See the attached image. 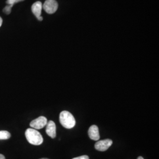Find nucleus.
<instances>
[{
	"instance_id": "nucleus-15",
	"label": "nucleus",
	"mask_w": 159,
	"mask_h": 159,
	"mask_svg": "<svg viewBox=\"0 0 159 159\" xmlns=\"http://www.w3.org/2000/svg\"><path fill=\"white\" fill-rule=\"evenodd\" d=\"M137 159H143V157H142V156H140V157H139L138 158H137Z\"/></svg>"
},
{
	"instance_id": "nucleus-8",
	"label": "nucleus",
	"mask_w": 159,
	"mask_h": 159,
	"mask_svg": "<svg viewBox=\"0 0 159 159\" xmlns=\"http://www.w3.org/2000/svg\"><path fill=\"white\" fill-rule=\"evenodd\" d=\"M89 136L91 140L98 141L100 139V134L98 127L96 125H91L89 129Z\"/></svg>"
},
{
	"instance_id": "nucleus-11",
	"label": "nucleus",
	"mask_w": 159,
	"mask_h": 159,
	"mask_svg": "<svg viewBox=\"0 0 159 159\" xmlns=\"http://www.w3.org/2000/svg\"><path fill=\"white\" fill-rule=\"evenodd\" d=\"M11 6L7 5V6H6V7L4 8L3 11L4 12L7 14H10L11 13Z\"/></svg>"
},
{
	"instance_id": "nucleus-5",
	"label": "nucleus",
	"mask_w": 159,
	"mask_h": 159,
	"mask_svg": "<svg viewBox=\"0 0 159 159\" xmlns=\"http://www.w3.org/2000/svg\"><path fill=\"white\" fill-rule=\"evenodd\" d=\"M113 144V141L110 139H105L96 143L94 147L97 150L100 152H105Z\"/></svg>"
},
{
	"instance_id": "nucleus-4",
	"label": "nucleus",
	"mask_w": 159,
	"mask_h": 159,
	"mask_svg": "<svg viewBox=\"0 0 159 159\" xmlns=\"http://www.w3.org/2000/svg\"><path fill=\"white\" fill-rule=\"evenodd\" d=\"M47 124V119L44 116H40L39 117L33 120L30 125L35 130H39L44 128Z\"/></svg>"
},
{
	"instance_id": "nucleus-1",
	"label": "nucleus",
	"mask_w": 159,
	"mask_h": 159,
	"mask_svg": "<svg viewBox=\"0 0 159 159\" xmlns=\"http://www.w3.org/2000/svg\"><path fill=\"white\" fill-rule=\"evenodd\" d=\"M25 135L27 141L35 146H39L43 142V138L40 133L34 129L30 128L25 131Z\"/></svg>"
},
{
	"instance_id": "nucleus-2",
	"label": "nucleus",
	"mask_w": 159,
	"mask_h": 159,
	"mask_svg": "<svg viewBox=\"0 0 159 159\" xmlns=\"http://www.w3.org/2000/svg\"><path fill=\"white\" fill-rule=\"evenodd\" d=\"M60 122L66 129H72L75 125V120L68 111H63L60 114Z\"/></svg>"
},
{
	"instance_id": "nucleus-13",
	"label": "nucleus",
	"mask_w": 159,
	"mask_h": 159,
	"mask_svg": "<svg viewBox=\"0 0 159 159\" xmlns=\"http://www.w3.org/2000/svg\"><path fill=\"white\" fill-rule=\"evenodd\" d=\"M0 159H6V158H5V157H4V155L0 154Z\"/></svg>"
},
{
	"instance_id": "nucleus-6",
	"label": "nucleus",
	"mask_w": 159,
	"mask_h": 159,
	"mask_svg": "<svg viewBox=\"0 0 159 159\" xmlns=\"http://www.w3.org/2000/svg\"><path fill=\"white\" fill-rule=\"evenodd\" d=\"M42 9H43V4L40 1L35 2L33 4L31 7L33 13L39 21H42L43 20V17L41 16Z\"/></svg>"
},
{
	"instance_id": "nucleus-7",
	"label": "nucleus",
	"mask_w": 159,
	"mask_h": 159,
	"mask_svg": "<svg viewBox=\"0 0 159 159\" xmlns=\"http://www.w3.org/2000/svg\"><path fill=\"white\" fill-rule=\"evenodd\" d=\"M46 133L52 139L56 137V125L53 121H49L46 125Z\"/></svg>"
},
{
	"instance_id": "nucleus-10",
	"label": "nucleus",
	"mask_w": 159,
	"mask_h": 159,
	"mask_svg": "<svg viewBox=\"0 0 159 159\" xmlns=\"http://www.w3.org/2000/svg\"><path fill=\"white\" fill-rule=\"evenodd\" d=\"M24 1V0H7L6 3L7 4V5L11 6L12 7L16 3L19 2H21V1Z\"/></svg>"
},
{
	"instance_id": "nucleus-12",
	"label": "nucleus",
	"mask_w": 159,
	"mask_h": 159,
	"mask_svg": "<svg viewBox=\"0 0 159 159\" xmlns=\"http://www.w3.org/2000/svg\"><path fill=\"white\" fill-rule=\"evenodd\" d=\"M73 159H89V157L87 155H83L81 156H79L77 157H75Z\"/></svg>"
},
{
	"instance_id": "nucleus-14",
	"label": "nucleus",
	"mask_w": 159,
	"mask_h": 159,
	"mask_svg": "<svg viewBox=\"0 0 159 159\" xmlns=\"http://www.w3.org/2000/svg\"><path fill=\"white\" fill-rule=\"evenodd\" d=\"M2 19L1 18V17H0V27L2 25Z\"/></svg>"
},
{
	"instance_id": "nucleus-16",
	"label": "nucleus",
	"mask_w": 159,
	"mask_h": 159,
	"mask_svg": "<svg viewBox=\"0 0 159 159\" xmlns=\"http://www.w3.org/2000/svg\"><path fill=\"white\" fill-rule=\"evenodd\" d=\"M47 159V158H43V159Z\"/></svg>"
},
{
	"instance_id": "nucleus-9",
	"label": "nucleus",
	"mask_w": 159,
	"mask_h": 159,
	"mask_svg": "<svg viewBox=\"0 0 159 159\" xmlns=\"http://www.w3.org/2000/svg\"><path fill=\"white\" fill-rule=\"evenodd\" d=\"M11 137V134L7 131H0V140H7Z\"/></svg>"
},
{
	"instance_id": "nucleus-3",
	"label": "nucleus",
	"mask_w": 159,
	"mask_h": 159,
	"mask_svg": "<svg viewBox=\"0 0 159 159\" xmlns=\"http://www.w3.org/2000/svg\"><path fill=\"white\" fill-rule=\"evenodd\" d=\"M43 8L48 14H53L57 11L58 3L56 0H46L43 5Z\"/></svg>"
}]
</instances>
